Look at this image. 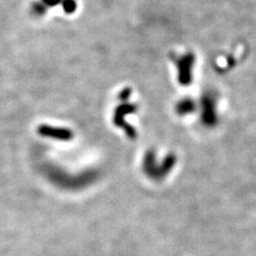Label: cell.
Listing matches in <instances>:
<instances>
[{"instance_id":"6da1fadb","label":"cell","mask_w":256,"mask_h":256,"mask_svg":"<svg viewBox=\"0 0 256 256\" xmlns=\"http://www.w3.org/2000/svg\"><path fill=\"white\" fill-rule=\"evenodd\" d=\"M38 134L46 138H52L56 140L68 141L73 139V132L64 128H54L50 126H40Z\"/></svg>"},{"instance_id":"7a4b0ae2","label":"cell","mask_w":256,"mask_h":256,"mask_svg":"<svg viewBox=\"0 0 256 256\" xmlns=\"http://www.w3.org/2000/svg\"><path fill=\"white\" fill-rule=\"evenodd\" d=\"M45 2H46L47 4H52V6H54V4H57L59 2V0H45Z\"/></svg>"}]
</instances>
